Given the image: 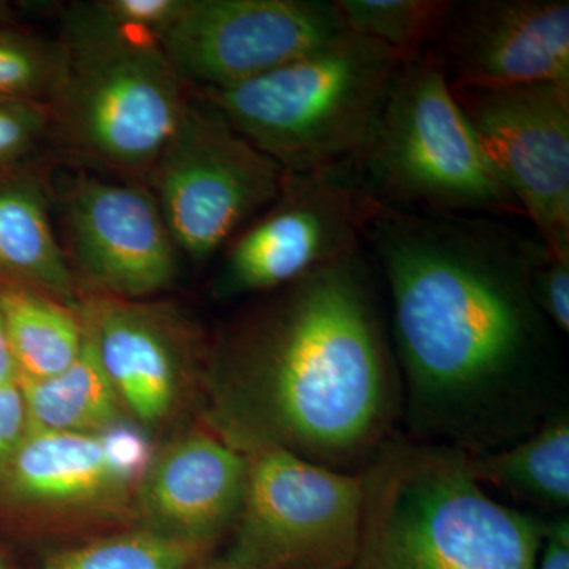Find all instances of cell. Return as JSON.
I'll return each mask as SVG.
<instances>
[{
  "mask_svg": "<svg viewBox=\"0 0 569 569\" xmlns=\"http://www.w3.org/2000/svg\"><path fill=\"white\" fill-rule=\"evenodd\" d=\"M365 239L388 288L407 437L481 455L569 410L561 335L530 291L529 238L490 217L373 201Z\"/></svg>",
  "mask_w": 569,
  "mask_h": 569,
  "instance_id": "cell-1",
  "label": "cell"
},
{
  "mask_svg": "<svg viewBox=\"0 0 569 569\" xmlns=\"http://www.w3.org/2000/svg\"><path fill=\"white\" fill-rule=\"evenodd\" d=\"M213 356V430L359 475L399 433L403 392L361 250L271 291Z\"/></svg>",
  "mask_w": 569,
  "mask_h": 569,
  "instance_id": "cell-2",
  "label": "cell"
},
{
  "mask_svg": "<svg viewBox=\"0 0 569 569\" xmlns=\"http://www.w3.org/2000/svg\"><path fill=\"white\" fill-rule=\"evenodd\" d=\"M351 569H535L546 516L509 507L471 475L467 452L397 433L359 473Z\"/></svg>",
  "mask_w": 569,
  "mask_h": 569,
  "instance_id": "cell-3",
  "label": "cell"
},
{
  "mask_svg": "<svg viewBox=\"0 0 569 569\" xmlns=\"http://www.w3.org/2000/svg\"><path fill=\"white\" fill-rule=\"evenodd\" d=\"M350 162L369 197L389 208L523 217L471 132L432 48L400 61Z\"/></svg>",
  "mask_w": 569,
  "mask_h": 569,
  "instance_id": "cell-4",
  "label": "cell"
},
{
  "mask_svg": "<svg viewBox=\"0 0 569 569\" xmlns=\"http://www.w3.org/2000/svg\"><path fill=\"white\" fill-rule=\"evenodd\" d=\"M396 52L351 31L241 84L201 89L283 173L350 162L367 140L399 67Z\"/></svg>",
  "mask_w": 569,
  "mask_h": 569,
  "instance_id": "cell-5",
  "label": "cell"
},
{
  "mask_svg": "<svg viewBox=\"0 0 569 569\" xmlns=\"http://www.w3.org/2000/svg\"><path fill=\"white\" fill-rule=\"evenodd\" d=\"M59 41L66 71L52 133L92 162L148 178L187 102L159 41L122 28L96 2L66 10Z\"/></svg>",
  "mask_w": 569,
  "mask_h": 569,
  "instance_id": "cell-6",
  "label": "cell"
},
{
  "mask_svg": "<svg viewBox=\"0 0 569 569\" xmlns=\"http://www.w3.org/2000/svg\"><path fill=\"white\" fill-rule=\"evenodd\" d=\"M283 176L271 157L194 93L148 187L179 252L203 263L274 203Z\"/></svg>",
  "mask_w": 569,
  "mask_h": 569,
  "instance_id": "cell-7",
  "label": "cell"
},
{
  "mask_svg": "<svg viewBox=\"0 0 569 569\" xmlns=\"http://www.w3.org/2000/svg\"><path fill=\"white\" fill-rule=\"evenodd\" d=\"M227 559L246 569H351L362 519L359 475L258 445Z\"/></svg>",
  "mask_w": 569,
  "mask_h": 569,
  "instance_id": "cell-8",
  "label": "cell"
},
{
  "mask_svg": "<svg viewBox=\"0 0 569 569\" xmlns=\"http://www.w3.org/2000/svg\"><path fill=\"white\" fill-rule=\"evenodd\" d=\"M372 208L351 162L284 173L274 203L228 242L213 295H268L359 252Z\"/></svg>",
  "mask_w": 569,
  "mask_h": 569,
  "instance_id": "cell-9",
  "label": "cell"
},
{
  "mask_svg": "<svg viewBox=\"0 0 569 569\" xmlns=\"http://www.w3.org/2000/svg\"><path fill=\"white\" fill-rule=\"evenodd\" d=\"M452 93L539 241L569 253V81Z\"/></svg>",
  "mask_w": 569,
  "mask_h": 569,
  "instance_id": "cell-10",
  "label": "cell"
},
{
  "mask_svg": "<svg viewBox=\"0 0 569 569\" xmlns=\"http://www.w3.org/2000/svg\"><path fill=\"white\" fill-rule=\"evenodd\" d=\"M343 31L335 0H187L159 44L182 84L201 91L253 80Z\"/></svg>",
  "mask_w": 569,
  "mask_h": 569,
  "instance_id": "cell-11",
  "label": "cell"
},
{
  "mask_svg": "<svg viewBox=\"0 0 569 569\" xmlns=\"http://www.w3.org/2000/svg\"><path fill=\"white\" fill-rule=\"evenodd\" d=\"M58 200L71 271L103 296L132 301L173 282L179 250L148 186L78 174Z\"/></svg>",
  "mask_w": 569,
  "mask_h": 569,
  "instance_id": "cell-12",
  "label": "cell"
},
{
  "mask_svg": "<svg viewBox=\"0 0 569 569\" xmlns=\"http://www.w3.org/2000/svg\"><path fill=\"white\" fill-rule=\"evenodd\" d=\"M433 51L451 89L569 81L568 0L451 2Z\"/></svg>",
  "mask_w": 569,
  "mask_h": 569,
  "instance_id": "cell-13",
  "label": "cell"
},
{
  "mask_svg": "<svg viewBox=\"0 0 569 569\" xmlns=\"http://www.w3.org/2000/svg\"><path fill=\"white\" fill-rule=\"evenodd\" d=\"M152 458L141 430L122 421L96 433L29 429L0 471V490L47 515H97L134 500Z\"/></svg>",
  "mask_w": 569,
  "mask_h": 569,
  "instance_id": "cell-14",
  "label": "cell"
},
{
  "mask_svg": "<svg viewBox=\"0 0 569 569\" xmlns=\"http://www.w3.org/2000/svg\"><path fill=\"white\" fill-rule=\"evenodd\" d=\"M123 411L140 427L167 421L178 406L194 336L167 307L100 296L78 309Z\"/></svg>",
  "mask_w": 569,
  "mask_h": 569,
  "instance_id": "cell-15",
  "label": "cell"
},
{
  "mask_svg": "<svg viewBox=\"0 0 569 569\" xmlns=\"http://www.w3.org/2000/svg\"><path fill=\"white\" fill-rule=\"evenodd\" d=\"M247 460L213 432H192L153 455L137 492L140 527L211 550L241 512Z\"/></svg>",
  "mask_w": 569,
  "mask_h": 569,
  "instance_id": "cell-16",
  "label": "cell"
},
{
  "mask_svg": "<svg viewBox=\"0 0 569 569\" xmlns=\"http://www.w3.org/2000/svg\"><path fill=\"white\" fill-rule=\"evenodd\" d=\"M0 283L32 288L67 306L77 295V277L52 228L47 186L26 168L0 176Z\"/></svg>",
  "mask_w": 569,
  "mask_h": 569,
  "instance_id": "cell-17",
  "label": "cell"
},
{
  "mask_svg": "<svg viewBox=\"0 0 569 569\" xmlns=\"http://www.w3.org/2000/svg\"><path fill=\"white\" fill-rule=\"evenodd\" d=\"M468 467L482 488L500 490L531 512L568 515L569 410L508 447L468 455Z\"/></svg>",
  "mask_w": 569,
  "mask_h": 569,
  "instance_id": "cell-18",
  "label": "cell"
},
{
  "mask_svg": "<svg viewBox=\"0 0 569 569\" xmlns=\"http://www.w3.org/2000/svg\"><path fill=\"white\" fill-rule=\"evenodd\" d=\"M18 388L29 429L96 433L122 421L121 402L86 329L81 353L66 370L48 378H18Z\"/></svg>",
  "mask_w": 569,
  "mask_h": 569,
  "instance_id": "cell-19",
  "label": "cell"
},
{
  "mask_svg": "<svg viewBox=\"0 0 569 569\" xmlns=\"http://www.w3.org/2000/svg\"><path fill=\"white\" fill-rule=\"evenodd\" d=\"M0 305L18 378L56 376L80 356L84 329L66 302L32 288L0 283Z\"/></svg>",
  "mask_w": 569,
  "mask_h": 569,
  "instance_id": "cell-20",
  "label": "cell"
},
{
  "mask_svg": "<svg viewBox=\"0 0 569 569\" xmlns=\"http://www.w3.org/2000/svg\"><path fill=\"white\" fill-rule=\"evenodd\" d=\"M209 550L148 529L122 531L50 553L41 569H190Z\"/></svg>",
  "mask_w": 569,
  "mask_h": 569,
  "instance_id": "cell-21",
  "label": "cell"
},
{
  "mask_svg": "<svg viewBox=\"0 0 569 569\" xmlns=\"http://www.w3.org/2000/svg\"><path fill=\"white\" fill-rule=\"evenodd\" d=\"M348 31L411 58L436 43L448 0H335Z\"/></svg>",
  "mask_w": 569,
  "mask_h": 569,
  "instance_id": "cell-22",
  "label": "cell"
},
{
  "mask_svg": "<svg viewBox=\"0 0 569 569\" xmlns=\"http://www.w3.org/2000/svg\"><path fill=\"white\" fill-rule=\"evenodd\" d=\"M63 71L61 41L0 26V103L39 104L51 111Z\"/></svg>",
  "mask_w": 569,
  "mask_h": 569,
  "instance_id": "cell-23",
  "label": "cell"
},
{
  "mask_svg": "<svg viewBox=\"0 0 569 569\" xmlns=\"http://www.w3.org/2000/svg\"><path fill=\"white\" fill-rule=\"evenodd\" d=\"M527 272L531 296L542 316L561 336H568L569 253L553 252L538 238H529Z\"/></svg>",
  "mask_w": 569,
  "mask_h": 569,
  "instance_id": "cell-24",
  "label": "cell"
},
{
  "mask_svg": "<svg viewBox=\"0 0 569 569\" xmlns=\"http://www.w3.org/2000/svg\"><path fill=\"white\" fill-rule=\"evenodd\" d=\"M52 133L50 108L0 103V176L26 168L29 157Z\"/></svg>",
  "mask_w": 569,
  "mask_h": 569,
  "instance_id": "cell-25",
  "label": "cell"
},
{
  "mask_svg": "<svg viewBox=\"0 0 569 569\" xmlns=\"http://www.w3.org/2000/svg\"><path fill=\"white\" fill-rule=\"evenodd\" d=\"M96 3L122 28L160 41L181 17L187 0H96Z\"/></svg>",
  "mask_w": 569,
  "mask_h": 569,
  "instance_id": "cell-26",
  "label": "cell"
},
{
  "mask_svg": "<svg viewBox=\"0 0 569 569\" xmlns=\"http://www.w3.org/2000/svg\"><path fill=\"white\" fill-rule=\"evenodd\" d=\"M28 432V413L18 383L3 385L0 387V471L13 458Z\"/></svg>",
  "mask_w": 569,
  "mask_h": 569,
  "instance_id": "cell-27",
  "label": "cell"
},
{
  "mask_svg": "<svg viewBox=\"0 0 569 569\" xmlns=\"http://www.w3.org/2000/svg\"><path fill=\"white\" fill-rule=\"evenodd\" d=\"M535 569H569V516L546 519Z\"/></svg>",
  "mask_w": 569,
  "mask_h": 569,
  "instance_id": "cell-28",
  "label": "cell"
},
{
  "mask_svg": "<svg viewBox=\"0 0 569 569\" xmlns=\"http://www.w3.org/2000/svg\"><path fill=\"white\" fill-rule=\"evenodd\" d=\"M18 366L11 351L9 335H7L6 318L0 305V387L18 383Z\"/></svg>",
  "mask_w": 569,
  "mask_h": 569,
  "instance_id": "cell-29",
  "label": "cell"
},
{
  "mask_svg": "<svg viewBox=\"0 0 569 569\" xmlns=\"http://www.w3.org/2000/svg\"><path fill=\"white\" fill-rule=\"evenodd\" d=\"M190 569H246L242 567H239V565L231 563V561H228L227 559H222L219 561H212V563H204V561H201V563L194 565V567Z\"/></svg>",
  "mask_w": 569,
  "mask_h": 569,
  "instance_id": "cell-30",
  "label": "cell"
},
{
  "mask_svg": "<svg viewBox=\"0 0 569 569\" xmlns=\"http://www.w3.org/2000/svg\"><path fill=\"white\" fill-rule=\"evenodd\" d=\"M9 22V7L0 2V26H6Z\"/></svg>",
  "mask_w": 569,
  "mask_h": 569,
  "instance_id": "cell-31",
  "label": "cell"
},
{
  "mask_svg": "<svg viewBox=\"0 0 569 569\" xmlns=\"http://www.w3.org/2000/svg\"><path fill=\"white\" fill-rule=\"evenodd\" d=\"M0 569H7L6 561H3L2 556H0Z\"/></svg>",
  "mask_w": 569,
  "mask_h": 569,
  "instance_id": "cell-32",
  "label": "cell"
}]
</instances>
